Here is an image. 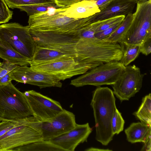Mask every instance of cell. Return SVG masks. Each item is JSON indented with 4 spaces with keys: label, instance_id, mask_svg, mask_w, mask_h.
I'll return each mask as SVG.
<instances>
[{
    "label": "cell",
    "instance_id": "obj_1",
    "mask_svg": "<svg viewBox=\"0 0 151 151\" xmlns=\"http://www.w3.org/2000/svg\"><path fill=\"white\" fill-rule=\"evenodd\" d=\"M53 8L44 12L29 16L28 26L37 31L58 34H80L89 25L87 17L75 19L62 14V8Z\"/></svg>",
    "mask_w": 151,
    "mask_h": 151
},
{
    "label": "cell",
    "instance_id": "obj_2",
    "mask_svg": "<svg viewBox=\"0 0 151 151\" xmlns=\"http://www.w3.org/2000/svg\"><path fill=\"white\" fill-rule=\"evenodd\" d=\"M113 91L108 87H98L93 91L91 103L95 122L96 139L104 145H107L114 135L111 121L117 108Z\"/></svg>",
    "mask_w": 151,
    "mask_h": 151
},
{
    "label": "cell",
    "instance_id": "obj_3",
    "mask_svg": "<svg viewBox=\"0 0 151 151\" xmlns=\"http://www.w3.org/2000/svg\"><path fill=\"white\" fill-rule=\"evenodd\" d=\"M77 60L86 64L119 62L123 52L120 45L96 37L80 38L75 46Z\"/></svg>",
    "mask_w": 151,
    "mask_h": 151
},
{
    "label": "cell",
    "instance_id": "obj_4",
    "mask_svg": "<svg viewBox=\"0 0 151 151\" xmlns=\"http://www.w3.org/2000/svg\"><path fill=\"white\" fill-rule=\"evenodd\" d=\"M41 122L33 116L18 119L16 125L0 137V151H12L17 147L43 140Z\"/></svg>",
    "mask_w": 151,
    "mask_h": 151
},
{
    "label": "cell",
    "instance_id": "obj_5",
    "mask_svg": "<svg viewBox=\"0 0 151 151\" xmlns=\"http://www.w3.org/2000/svg\"><path fill=\"white\" fill-rule=\"evenodd\" d=\"M33 116L24 93L18 89L12 81L0 85V117L6 120L24 118Z\"/></svg>",
    "mask_w": 151,
    "mask_h": 151
},
{
    "label": "cell",
    "instance_id": "obj_6",
    "mask_svg": "<svg viewBox=\"0 0 151 151\" xmlns=\"http://www.w3.org/2000/svg\"><path fill=\"white\" fill-rule=\"evenodd\" d=\"M29 63L30 67L34 70L52 75L60 81L83 74L92 68L102 64H81L75 58L69 56L49 62L35 63L29 61Z\"/></svg>",
    "mask_w": 151,
    "mask_h": 151
},
{
    "label": "cell",
    "instance_id": "obj_7",
    "mask_svg": "<svg viewBox=\"0 0 151 151\" xmlns=\"http://www.w3.org/2000/svg\"><path fill=\"white\" fill-rule=\"evenodd\" d=\"M28 26L17 23L0 25V39L17 52L31 60L37 44L29 32Z\"/></svg>",
    "mask_w": 151,
    "mask_h": 151
},
{
    "label": "cell",
    "instance_id": "obj_8",
    "mask_svg": "<svg viewBox=\"0 0 151 151\" xmlns=\"http://www.w3.org/2000/svg\"><path fill=\"white\" fill-rule=\"evenodd\" d=\"M125 67L119 62L104 63L72 80L70 84L77 87L88 85H112L117 81Z\"/></svg>",
    "mask_w": 151,
    "mask_h": 151
},
{
    "label": "cell",
    "instance_id": "obj_9",
    "mask_svg": "<svg viewBox=\"0 0 151 151\" xmlns=\"http://www.w3.org/2000/svg\"><path fill=\"white\" fill-rule=\"evenodd\" d=\"M29 30L37 45L60 50L77 58L75 46L80 39V34H58Z\"/></svg>",
    "mask_w": 151,
    "mask_h": 151
},
{
    "label": "cell",
    "instance_id": "obj_10",
    "mask_svg": "<svg viewBox=\"0 0 151 151\" xmlns=\"http://www.w3.org/2000/svg\"><path fill=\"white\" fill-rule=\"evenodd\" d=\"M144 75L134 65L125 66L117 81L111 85L114 94L121 102L128 100L141 88Z\"/></svg>",
    "mask_w": 151,
    "mask_h": 151
},
{
    "label": "cell",
    "instance_id": "obj_11",
    "mask_svg": "<svg viewBox=\"0 0 151 151\" xmlns=\"http://www.w3.org/2000/svg\"><path fill=\"white\" fill-rule=\"evenodd\" d=\"M24 94L33 116L41 121L52 118L63 109L58 101L33 90L26 91Z\"/></svg>",
    "mask_w": 151,
    "mask_h": 151
},
{
    "label": "cell",
    "instance_id": "obj_12",
    "mask_svg": "<svg viewBox=\"0 0 151 151\" xmlns=\"http://www.w3.org/2000/svg\"><path fill=\"white\" fill-rule=\"evenodd\" d=\"M10 78L16 81L38 86L40 89L49 87L61 88L62 83L55 76L34 70L27 65L19 66L10 73Z\"/></svg>",
    "mask_w": 151,
    "mask_h": 151
},
{
    "label": "cell",
    "instance_id": "obj_13",
    "mask_svg": "<svg viewBox=\"0 0 151 151\" xmlns=\"http://www.w3.org/2000/svg\"><path fill=\"white\" fill-rule=\"evenodd\" d=\"M76 124L73 113L64 109L49 120L41 121L40 127L43 140H50L74 128Z\"/></svg>",
    "mask_w": 151,
    "mask_h": 151
},
{
    "label": "cell",
    "instance_id": "obj_14",
    "mask_svg": "<svg viewBox=\"0 0 151 151\" xmlns=\"http://www.w3.org/2000/svg\"><path fill=\"white\" fill-rule=\"evenodd\" d=\"M92 131L88 123L76 124L72 129L50 140L63 151H74L79 145L87 141Z\"/></svg>",
    "mask_w": 151,
    "mask_h": 151
},
{
    "label": "cell",
    "instance_id": "obj_15",
    "mask_svg": "<svg viewBox=\"0 0 151 151\" xmlns=\"http://www.w3.org/2000/svg\"><path fill=\"white\" fill-rule=\"evenodd\" d=\"M137 2L130 0H114L100 12L88 17L89 23L132 13Z\"/></svg>",
    "mask_w": 151,
    "mask_h": 151
},
{
    "label": "cell",
    "instance_id": "obj_16",
    "mask_svg": "<svg viewBox=\"0 0 151 151\" xmlns=\"http://www.w3.org/2000/svg\"><path fill=\"white\" fill-rule=\"evenodd\" d=\"M151 35V25H148L133 17L130 27L120 44L140 45Z\"/></svg>",
    "mask_w": 151,
    "mask_h": 151
},
{
    "label": "cell",
    "instance_id": "obj_17",
    "mask_svg": "<svg viewBox=\"0 0 151 151\" xmlns=\"http://www.w3.org/2000/svg\"><path fill=\"white\" fill-rule=\"evenodd\" d=\"M100 11L94 1L82 0L69 6L63 7L61 13L69 17L82 19L88 17Z\"/></svg>",
    "mask_w": 151,
    "mask_h": 151
},
{
    "label": "cell",
    "instance_id": "obj_18",
    "mask_svg": "<svg viewBox=\"0 0 151 151\" xmlns=\"http://www.w3.org/2000/svg\"><path fill=\"white\" fill-rule=\"evenodd\" d=\"M128 142H144L151 135V126L141 122H134L124 131Z\"/></svg>",
    "mask_w": 151,
    "mask_h": 151
},
{
    "label": "cell",
    "instance_id": "obj_19",
    "mask_svg": "<svg viewBox=\"0 0 151 151\" xmlns=\"http://www.w3.org/2000/svg\"><path fill=\"white\" fill-rule=\"evenodd\" d=\"M66 56L69 55L60 50L37 45L32 58L29 61L35 63L45 62Z\"/></svg>",
    "mask_w": 151,
    "mask_h": 151
},
{
    "label": "cell",
    "instance_id": "obj_20",
    "mask_svg": "<svg viewBox=\"0 0 151 151\" xmlns=\"http://www.w3.org/2000/svg\"><path fill=\"white\" fill-rule=\"evenodd\" d=\"M0 58L20 66L29 64V59L21 55L0 39Z\"/></svg>",
    "mask_w": 151,
    "mask_h": 151
},
{
    "label": "cell",
    "instance_id": "obj_21",
    "mask_svg": "<svg viewBox=\"0 0 151 151\" xmlns=\"http://www.w3.org/2000/svg\"><path fill=\"white\" fill-rule=\"evenodd\" d=\"M133 14H127L119 26L112 34L104 39V40L111 43H121L131 24Z\"/></svg>",
    "mask_w": 151,
    "mask_h": 151
},
{
    "label": "cell",
    "instance_id": "obj_22",
    "mask_svg": "<svg viewBox=\"0 0 151 151\" xmlns=\"http://www.w3.org/2000/svg\"><path fill=\"white\" fill-rule=\"evenodd\" d=\"M12 151H63L50 140H43L17 147Z\"/></svg>",
    "mask_w": 151,
    "mask_h": 151
},
{
    "label": "cell",
    "instance_id": "obj_23",
    "mask_svg": "<svg viewBox=\"0 0 151 151\" xmlns=\"http://www.w3.org/2000/svg\"><path fill=\"white\" fill-rule=\"evenodd\" d=\"M142 123L151 126V97L150 93L144 97L138 110L133 113Z\"/></svg>",
    "mask_w": 151,
    "mask_h": 151
},
{
    "label": "cell",
    "instance_id": "obj_24",
    "mask_svg": "<svg viewBox=\"0 0 151 151\" xmlns=\"http://www.w3.org/2000/svg\"><path fill=\"white\" fill-rule=\"evenodd\" d=\"M122 47L123 55L119 61L124 66L129 65L134 60L140 53V45L120 44Z\"/></svg>",
    "mask_w": 151,
    "mask_h": 151
},
{
    "label": "cell",
    "instance_id": "obj_25",
    "mask_svg": "<svg viewBox=\"0 0 151 151\" xmlns=\"http://www.w3.org/2000/svg\"><path fill=\"white\" fill-rule=\"evenodd\" d=\"M60 8L61 7L57 6L55 2H52L20 6H17L16 8L18 9L21 11L26 12L28 15L30 16L48 11L52 9H58Z\"/></svg>",
    "mask_w": 151,
    "mask_h": 151
},
{
    "label": "cell",
    "instance_id": "obj_26",
    "mask_svg": "<svg viewBox=\"0 0 151 151\" xmlns=\"http://www.w3.org/2000/svg\"><path fill=\"white\" fill-rule=\"evenodd\" d=\"M125 15H120L112 17L101 21H97L91 24L95 33L104 30L122 21Z\"/></svg>",
    "mask_w": 151,
    "mask_h": 151
},
{
    "label": "cell",
    "instance_id": "obj_27",
    "mask_svg": "<svg viewBox=\"0 0 151 151\" xmlns=\"http://www.w3.org/2000/svg\"><path fill=\"white\" fill-rule=\"evenodd\" d=\"M125 123L121 113L116 108L114 112L111 121V128L113 134H118L123 131Z\"/></svg>",
    "mask_w": 151,
    "mask_h": 151
},
{
    "label": "cell",
    "instance_id": "obj_28",
    "mask_svg": "<svg viewBox=\"0 0 151 151\" xmlns=\"http://www.w3.org/2000/svg\"><path fill=\"white\" fill-rule=\"evenodd\" d=\"M7 6L12 9L18 6L55 2L54 0H4Z\"/></svg>",
    "mask_w": 151,
    "mask_h": 151
},
{
    "label": "cell",
    "instance_id": "obj_29",
    "mask_svg": "<svg viewBox=\"0 0 151 151\" xmlns=\"http://www.w3.org/2000/svg\"><path fill=\"white\" fill-rule=\"evenodd\" d=\"M12 15V11L9 9L4 0H0V24L8 22Z\"/></svg>",
    "mask_w": 151,
    "mask_h": 151
},
{
    "label": "cell",
    "instance_id": "obj_30",
    "mask_svg": "<svg viewBox=\"0 0 151 151\" xmlns=\"http://www.w3.org/2000/svg\"><path fill=\"white\" fill-rule=\"evenodd\" d=\"M18 119H4L0 122V137L15 127Z\"/></svg>",
    "mask_w": 151,
    "mask_h": 151
},
{
    "label": "cell",
    "instance_id": "obj_31",
    "mask_svg": "<svg viewBox=\"0 0 151 151\" xmlns=\"http://www.w3.org/2000/svg\"><path fill=\"white\" fill-rule=\"evenodd\" d=\"M19 66L8 61L4 60L3 62L0 61V80Z\"/></svg>",
    "mask_w": 151,
    "mask_h": 151
},
{
    "label": "cell",
    "instance_id": "obj_32",
    "mask_svg": "<svg viewBox=\"0 0 151 151\" xmlns=\"http://www.w3.org/2000/svg\"><path fill=\"white\" fill-rule=\"evenodd\" d=\"M122 22H120L104 30L95 33L94 35L95 37L103 40L114 32L119 26Z\"/></svg>",
    "mask_w": 151,
    "mask_h": 151
},
{
    "label": "cell",
    "instance_id": "obj_33",
    "mask_svg": "<svg viewBox=\"0 0 151 151\" xmlns=\"http://www.w3.org/2000/svg\"><path fill=\"white\" fill-rule=\"evenodd\" d=\"M140 53L147 55L151 52V35L148 37L140 45Z\"/></svg>",
    "mask_w": 151,
    "mask_h": 151
},
{
    "label": "cell",
    "instance_id": "obj_34",
    "mask_svg": "<svg viewBox=\"0 0 151 151\" xmlns=\"http://www.w3.org/2000/svg\"><path fill=\"white\" fill-rule=\"evenodd\" d=\"M95 31L91 24L84 28L80 33V38L88 39L95 37Z\"/></svg>",
    "mask_w": 151,
    "mask_h": 151
},
{
    "label": "cell",
    "instance_id": "obj_35",
    "mask_svg": "<svg viewBox=\"0 0 151 151\" xmlns=\"http://www.w3.org/2000/svg\"><path fill=\"white\" fill-rule=\"evenodd\" d=\"M81 0H54L56 5L61 8L69 6Z\"/></svg>",
    "mask_w": 151,
    "mask_h": 151
},
{
    "label": "cell",
    "instance_id": "obj_36",
    "mask_svg": "<svg viewBox=\"0 0 151 151\" xmlns=\"http://www.w3.org/2000/svg\"><path fill=\"white\" fill-rule=\"evenodd\" d=\"M114 0H94L96 3L101 11L107 6Z\"/></svg>",
    "mask_w": 151,
    "mask_h": 151
},
{
    "label": "cell",
    "instance_id": "obj_37",
    "mask_svg": "<svg viewBox=\"0 0 151 151\" xmlns=\"http://www.w3.org/2000/svg\"><path fill=\"white\" fill-rule=\"evenodd\" d=\"M151 135L144 142V145L141 151H151Z\"/></svg>",
    "mask_w": 151,
    "mask_h": 151
},
{
    "label": "cell",
    "instance_id": "obj_38",
    "mask_svg": "<svg viewBox=\"0 0 151 151\" xmlns=\"http://www.w3.org/2000/svg\"><path fill=\"white\" fill-rule=\"evenodd\" d=\"M10 72L6 74L0 80V85H6L12 81L10 76Z\"/></svg>",
    "mask_w": 151,
    "mask_h": 151
},
{
    "label": "cell",
    "instance_id": "obj_39",
    "mask_svg": "<svg viewBox=\"0 0 151 151\" xmlns=\"http://www.w3.org/2000/svg\"><path fill=\"white\" fill-rule=\"evenodd\" d=\"M86 151H111L112 150L109 149H103L91 147L85 150Z\"/></svg>",
    "mask_w": 151,
    "mask_h": 151
},
{
    "label": "cell",
    "instance_id": "obj_40",
    "mask_svg": "<svg viewBox=\"0 0 151 151\" xmlns=\"http://www.w3.org/2000/svg\"><path fill=\"white\" fill-rule=\"evenodd\" d=\"M135 1L137 3H141L146 2L149 0H130Z\"/></svg>",
    "mask_w": 151,
    "mask_h": 151
},
{
    "label": "cell",
    "instance_id": "obj_41",
    "mask_svg": "<svg viewBox=\"0 0 151 151\" xmlns=\"http://www.w3.org/2000/svg\"><path fill=\"white\" fill-rule=\"evenodd\" d=\"M5 119H4L2 118H1V117H0V121H2V120H4Z\"/></svg>",
    "mask_w": 151,
    "mask_h": 151
},
{
    "label": "cell",
    "instance_id": "obj_42",
    "mask_svg": "<svg viewBox=\"0 0 151 151\" xmlns=\"http://www.w3.org/2000/svg\"></svg>",
    "mask_w": 151,
    "mask_h": 151
}]
</instances>
